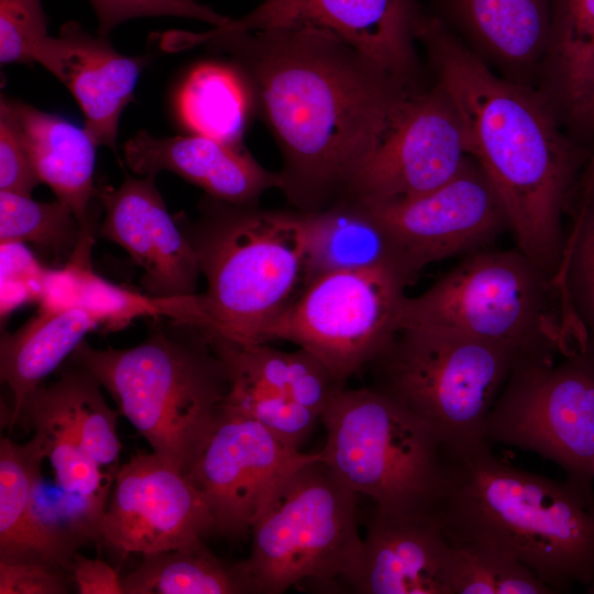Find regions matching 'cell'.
I'll return each mask as SVG.
<instances>
[{"mask_svg": "<svg viewBox=\"0 0 594 594\" xmlns=\"http://www.w3.org/2000/svg\"><path fill=\"white\" fill-rule=\"evenodd\" d=\"M207 32L205 46L229 55L245 79L282 153L280 190L299 211L339 201L425 87L322 32Z\"/></svg>", "mask_w": 594, "mask_h": 594, "instance_id": "obj_1", "label": "cell"}, {"mask_svg": "<svg viewBox=\"0 0 594 594\" xmlns=\"http://www.w3.org/2000/svg\"><path fill=\"white\" fill-rule=\"evenodd\" d=\"M416 38L458 112L470 155L504 202L517 249L556 277L563 216L591 152L564 133L537 88L495 74L436 14L421 13Z\"/></svg>", "mask_w": 594, "mask_h": 594, "instance_id": "obj_2", "label": "cell"}, {"mask_svg": "<svg viewBox=\"0 0 594 594\" xmlns=\"http://www.w3.org/2000/svg\"><path fill=\"white\" fill-rule=\"evenodd\" d=\"M442 451L447 485L436 519L451 546L509 557L553 593L594 581V491L515 469L485 440Z\"/></svg>", "mask_w": 594, "mask_h": 594, "instance_id": "obj_3", "label": "cell"}, {"mask_svg": "<svg viewBox=\"0 0 594 594\" xmlns=\"http://www.w3.org/2000/svg\"><path fill=\"white\" fill-rule=\"evenodd\" d=\"M69 361L88 371L153 453L189 475L229 392L227 369L200 327L170 320L128 349L84 340Z\"/></svg>", "mask_w": 594, "mask_h": 594, "instance_id": "obj_4", "label": "cell"}, {"mask_svg": "<svg viewBox=\"0 0 594 594\" xmlns=\"http://www.w3.org/2000/svg\"><path fill=\"white\" fill-rule=\"evenodd\" d=\"M200 217H175L193 245L206 292L209 326L239 343H257L261 330L302 288L309 244L307 212L265 210L206 196Z\"/></svg>", "mask_w": 594, "mask_h": 594, "instance_id": "obj_5", "label": "cell"}, {"mask_svg": "<svg viewBox=\"0 0 594 594\" xmlns=\"http://www.w3.org/2000/svg\"><path fill=\"white\" fill-rule=\"evenodd\" d=\"M320 420L322 461L345 486L369 496L375 513L437 522L447 469L442 443L424 420L372 387L344 386Z\"/></svg>", "mask_w": 594, "mask_h": 594, "instance_id": "obj_6", "label": "cell"}, {"mask_svg": "<svg viewBox=\"0 0 594 594\" xmlns=\"http://www.w3.org/2000/svg\"><path fill=\"white\" fill-rule=\"evenodd\" d=\"M453 330L520 359L571 351L554 277L519 249H481L424 293L406 296L399 328Z\"/></svg>", "mask_w": 594, "mask_h": 594, "instance_id": "obj_7", "label": "cell"}, {"mask_svg": "<svg viewBox=\"0 0 594 594\" xmlns=\"http://www.w3.org/2000/svg\"><path fill=\"white\" fill-rule=\"evenodd\" d=\"M520 356L453 330L400 327L369 366L372 388L424 420L442 448L482 441L485 419Z\"/></svg>", "mask_w": 594, "mask_h": 594, "instance_id": "obj_8", "label": "cell"}, {"mask_svg": "<svg viewBox=\"0 0 594 594\" xmlns=\"http://www.w3.org/2000/svg\"><path fill=\"white\" fill-rule=\"evenodd\" d=\"M358 494L319 458L287 481L253 525L243 560L257 594H282L304 581L331 586L352 569L363 538Z\"/></svg>", "mask_w": 594, "mask_h": 594, "instance_id": "obj_9", "label": "cell"}, {"mask_svg": "<svg viewBox=\"0 0 594 594\" xmlns=\"http://www.w3.org/2000/svg\"><path fill=\"white\" fill-rule=\"evenodd\" d=\"M519 359L494 402L483 439L557 463L584 488L594 479V353L574 349Z\"/></svg>", "mask_w": 594, "mask_h": 594, "instance_id": "obj_10", "label": "cell"}, {"mask_svg": "<svg viewBox=\"0 0 594 594\" xmlns=\"http://www.w3.org/2000/svg\"><path fill=\"white\" fill-rule=\"evenodd\" d=\"M411 282L388 267L323 274L306 284L261 330L257 343L292 342L318 359L344 385L393 340Z\"/></svg>", "mask_w": 594, "mask_h": 594, "instance_id": "obj_11", "label": "cell"}, {"mask_svg": "<svg viewBox=\"0 0 594 594\" xmlns=\"http://www.w3.org/2000/svg\"><path fill=\"white\" fill-rule=\"evenodd\" d=\"M321 458L279 442L264 426L221 408L188 475L212 517L213 535L237 538L253 525L301 466Z\"/></svg>", "mask_w": 594, "mask_h": 594, "instance_id": "obj_12", "label": "cell"}, {"mask_svg": "<svg viewBox=\"0 0 594 594\" xmlns=\"http://www.w3.org/2000/svg\"><path fill=\"white\" fill-rule=\"evenodd\" d=\"M363 205L388 228L417 274L433 262L485 249L510 229L497 189L472 156L453 177L426 194Z\"/></svg>", "mask_w": 594, "mask_h": 594, "instance_id": "obj_13", "label": "cell"}, {"mask_svg": "<svg viewBox=\"0 0 594 594\" xmlns=\"http://www.w3.org/2000/svg\"><path fill=\"white\" fill-rule=\"evenodd\" d=\"M470 156L458 112L435 81L415 95L340 200L382 204L426 194L453 177Z\"/></svg>", "mask_w": 594, "mask_h": 594, "instance_id": "obj_14", "label": "cell"}, {"mask_svg": "<svg viewBox=\"0 0 594 594\" xmlns=\"http://www.w3.org/2000/svg\"><path fill=\"white\" fill-rule=\"evenodd\" d=\"M213 535L212 517L187 475L156 454L120 465L101 522V542L121 556L179 549Z\"/></svg>", "mask_w": 594, "mask_h": 594, "instance_id": "obj_15", "label": "cell"}, {"mask_svg": "<svg viewBox=\"0 0 594 594\" xmlns=\"http://www.w3.org/2000/svg\"><path fill=\"white\" fill-rule=\"evenodd\" d=\"M23 415L42 438L53 472L55 493L33 504L37 521L72 549L101 544V522L114 477L87 452L61 380L35 388L20 418Z\"/></svg>", "mask_w": 594, "mask_h": 594, "instance_id": "obj_16", "label": "cell"}, {"mask_svg": "<svg viewBox=\"0 0 594 594\" xmlns=\"http://www.w3.org/2000/svg\"><path fill=\"white\" fill-rule=\"evenodd\" d=\"M419 0H265L223 31L322 32L360 50L396 78L424 86L416 51Z\"/></svg>", "mask_w": 594, "mask_h": 594, "instance_id": "obj_17", "label": "cell"}, {"mask_svg": "<svg viewBox=\"0 0 594 594\" xmlns=\"http://www.w3.org/2000/svg\"><path fill=\"white\" fill-rule=\"evenodd\" d=\"M105 210L97 235L122 246L143 270L141 283L154 297L197 294L201 274L197 255L175 217L167 210L155 176L124 173L118 188L97 184Z\"/></svg>", "mask_w": 594, "mask_h": 594, "instance_id": "obj_18", "label": "cell"}, {"mask_svg": "<svg viewBox=\"0 0 594 594\" xmlns=\"http://www.w3.org/2000/svg\"><path fill=\"white\" fill-rule=\"evenodd\" d=\"M34 63L53 74L73 95L84 128L97 145L117 151L121 114L133 100L146 56L118 52L108 37L92 35L78 22L64 23L58 35H47L33 50Z\"/></svg>", "mask_w": 594, "mask_h": 594, "instance_id": "obj_19", "label": "cell"}, {"mask_svg": "<svg viewBox=\"0 0 594 594\" xmlns=\"http://www.w3.org/2000/svg\"><path fill=\"white\" fill-rule=\"evenodd\" d=\"M453 554L438 522L374 512L342 582L358 594H452Z\"/></svg>", "mask_w": 594, "mask_h": 594, "instance_id": "obj_20", "label": "cell"}, {"mask_svg": "<svg viewBox=\"0 0 594 594\" xmlns=\"http://www.w3.org/2000/svg\"><path fill=\"white\" fill-rule=\"evenodd\" d=\"M123 156L139 176L172 172L229 204L257 205L265 191L282 188L279 172L265 169L243 145L200 134L160 138L141 130L124 143Z\"/></svg>", "mask_w": 594, "mask_h": 594, "instance_id": "obj_21", "label": "cell"}, {"mask_svg": "<svg viewBox=\"0 0 594 594\" xmlns=\"http://www.w3.org/2000/svg\"><path fill=\"white\" fill-rule=\"evenodd\" d=\"M440 18L502 77L538 89L548 48L550 0H433Z\"/></svg>", "mask_w": 594, "mask_h": 594, "instance_id": "obj_22", "label": "cell"}, {"mask_svg": "<svg viewBox=\"0 0 594 594\" xmlns=\"http://www.w3.org/2000/svg\"><path fill=\"white\" fill-rule=\"evenodd\" d=\"M551 25L538 90L565 129L590 136L594 107V0H550Z\"/></svg>", "mask_w": 594, "mask_h": 594, "instance_id": "obj_23", "label": "cell"}, {"mask_svg": "<svg viewBox=\"0 0 594 594\" xmlns=\"http://www.w3.org/2000/svg\"><path fill=\"white\" fill-rule=\"evenodd\" d=\"M307 217L309 244L302 287L327 273L372 267H388L415 279L417 273L405 252L365 205L342 199L307 212Z\"/></svg>", "mask_w": 594, "mask_h": 594, "instance_id": "obj_24", "label": "cell"}, {"mask_svg": "<svg viewBox=\"0 0 594 594\" xmlns=\"http://www.w3.org/2000/svg\"><path fill=\"white\" fill-rule=\"evenodd\" d=\"M7 98V97H6ZM25 140L40 182L70 207L82 224L97 198L94 182L97 143L85 128L7 98Z\"/></svg>", "mask_w": 594, "mask_h": 594, "instance_id": "obj_25", "label": "cell"}, {"mask_svg": "<svg viewBox=\"0 0 594 594\" xmlns=\"http://www.w3.org/2000/svg\"><path fill=\"white\" fill-rule=\"evenodd\" d=\"M101 326L87 309L37 312L0 340V378L12 393L10 424L19 419L29 395L69 359L88 332Z\"/></svg>", "mask_w": 594, "mask_h": 594, "instance_id": "obj_26", "label": "cell"}, {"mask_svg": "<svg viewBox=\"0 0 594 594\" xmlns=\"http://www.w3.org/2000/svg\"><path fill=\"white\" fill-rule=\"evenodd\" d=\"M44 461L37 433L24 444L1 438L0 557L41 559L69 571L74 553L55 541L34 514L33 493Z\"/></svg>", "mask_w": 594, "mask_h": 594, "instance_id": "obj_27", "label": "cell"}, {"mask_svg": "<svg viewBox=\"0 0 594 594\" xmlns=\"http://www.w3.org/2000/svg\"><path fill=\"white\" fill-rule=\"evenodd\" d=\"M204 332L229 374L261 384L319 417L333 394L344 386L301 348L288 352L268 343H239L210 330Z\"/></svg>", "mask_w": 594, "mask_h": 594, "instance_id": "obj_28", "label": "cell"}, {"mask_svg": "<svg viewBox=\"0 0 594 594\" xmlns=\"http://www.w3.org/2000/svg\"><path fill=\"white\" fill-rule=\"evenodd\" d=\"M142 557L140 565L122 578L124 594L256 593L243 561L226 562L204 541Z\"/></svg>", "mask_w": 594, "mask_h": 594, "instance_id": "obj_29", "label": "cell"}, {"mask_svg": "<svg viewBox=\"0 0 594 594\" xmlns=\"http://www.w3.org/2000/svg\"><path fill=\"white\" fill-rule=\"evenodd\" d=\"M182 123L194 134L242 146L254 109L250 88L230 63H204L191 69L177 95Z\"/></svg>", "mask_w": 594, "mask_h": 594, "instance_id": "obj_30", "label": "cell"}, {"mask_svg": "<svg viewBox=\"0 0 594 594\" xmlns=\"http://www.w3.org/2000/svg\"><path fill=\"white\" fill-rule=\"evenodd\" d=\"M578 189L581 195L554 283L569 343L594 353V170L583 173Z\"/></svg>", "mask_w": 594, "mask_h": 594, "instance_id": "obj_31", "label": "cell"}, {"mask_svg": "<svg viewBox=\"0 0 594 594\" xmlns=\"http://www.w3.org/2000/svg\"><path fill=\"white\" fill-rule=\"evenodd\" d=\"M77 307L95 314L107 331H119L141 317L208 327L201 294L183 297H154L114 285L96 274L91 262L79 274Z\"/></svg>", "mask_w": 594, "mask_h": 594, "instance_id": "obj_32", "label": "cell"}, {"mask_svg": "<svg viewBox=\"0 0 594 594\" xmlns=\"http://www.w3.org/2000/svg\"><path fill=\"white\" fill-rule=\"evenodd\" d=\"M82 224L69 206L56 199L0 190V242H30L65 265L80 239Z\"/></svg>", "mask_w": 594, "mask_h": 594, "instance_id": "obj_33", "label": "cell"}, {"mask_svg": "<svg viewBox=\"0 0 594 594\" xmlns=\"http://www.w3.org/2000/svg\"><path fill=\"white\" fill-rule=\"evenodd\" d=\"M81 441L89 455L116 479L122 446L117 433L118 411L106 402L100 383L85 369L73 367L61 373Z\"/></svg>", "mask_w": 594, "mask_h": 594, "instance_id": "obj_34", "label": "cell"}, {"mask_svg": "<svg viewBox=\"0 0 594 594\" xmlns=\"http://www.w3.org/2000/svg\"><path fill=\"white\" fill-rule=\"evenodd\" d=\"M229 392L222 409L252 418L284 446L299 450L320 417L261 384L228 374Z\"/></svg>", "mask_w": 594, "mask_h": 594, "instance_id": "obj_35", "label": "cell"}, {"mask_svg": "<svg viewBox=\"0 0 594 594\" xmlns=\"http://www.w3.org/2000/svg\"><path fill=\"white\" fill-rule=\"evenodd\" d=\"M453 550L452 594L553 593L528 568L509 557L474 547Z\"/></svg>", "mask_w": 594, "mask_h": 594, "instance_id": "obj_36", "label": "cell"}, {"mask_svg": "<svg viewBox=\"0 0 594 594\" xmlns=\"http://www.w3.org/2000/svg\"><path fill=\"white\" fill-rule=\"evenodd\" d=\"M47 32L42 0H0V62L32 65L33 50Z\"/></svg>", "mask_w": 594, "mask_h": 594, "instance_id": "obj_37", "label": "cell"}, {"mask_svg": "<svg viewBox=\"0 0 594 594\" xmlns=\"http://www.w3.org/2000/svg\"><path fill=\"white\" fill-rule=\"evenodd\" d=\"M98 19V35L142 16H178L223 26L230 19L196 0H88Z\"/></svg>", "mask_w": 594, "mask_h": 594, "instance_id": "obj_38", "label": "cell"}, {"mask_svg": "<svg viewBox=\"0 0 594 594\" xmlns=\"http://www.w3.org/2000/svg\"><path fill=\"white\" fill-rule=\"evenodd\" d=\"M1 256V318L19 306L40 300L45 268L22 242H0Z\"/></svg>", "mask_w": 594, "mask_h": 594, "instance_id": "obj_39", "label": "cell"}, {"mask_svg": "<svg viewBox=\"0 0 594 594\" xmlns=\"http://www.w3.org/2000/svg\"><path fill=\"white\" fill-rule=\"evenodd\" d=\"M41 184L16 118L7 98L0 101V190L32 196Z\"/></svg>", "mask_w": 594, "mask_h": 594, "instance_id": "obj_40", "label": "cell"}, {"mask_svg": "<svg viewBox=\"0 0 594 594\" xmlns=\"http://www.w3.org/2000/svg\"><path fill=\"white\" fill-rule=\"evenodd\" d=\"M64 569L35 558L0 557V594H64Z\"/></svg>", "mask_w": 594, "mask_h": 594, "instance_id": "obj_41", "label": "cell"}, {"mask_svg": "<svg viewBox=\"0 0 594 594\" xmlns=\"http://www.w3.org/2000/svg\"><path fill=\"white\" fill-rule=\"evenodd\" d=\"M69 572L79 594H124L122 579L103 560L75 552Z\"/></svg>", "mask_w": 594, "mask_h": 594, "instance_id": "obj_42", "label": "cell"}, {"mask_svg": "<svg viewBox=\"0 0 594 594\" xmlns=\"http://www.w3.org/2000/svg\"><path fill=\"white\" fill-rule=\"evenodd\" d=\"M590 142H591V156L587 164L588 169H594V107L591 118V127H590Z\"/></svg>", "mask_w": 594, "mask_h": 594, "instance_id": "obj_43", "label": "cell"}, {"mask_svg": "<svg viewBox=\"0 0 594 594\" xmlns=\"http://www.w3.org/2000/svg\"><path fill=\"white\" fill-rule=\"evenodd\" d=\"M586 592L590 594H594V581L588 586H586Z\"/></svg>", "mask_w": 594, "mask_h": 594, "instance_id": "obj_44", "label": "cell"}]
</instances>
